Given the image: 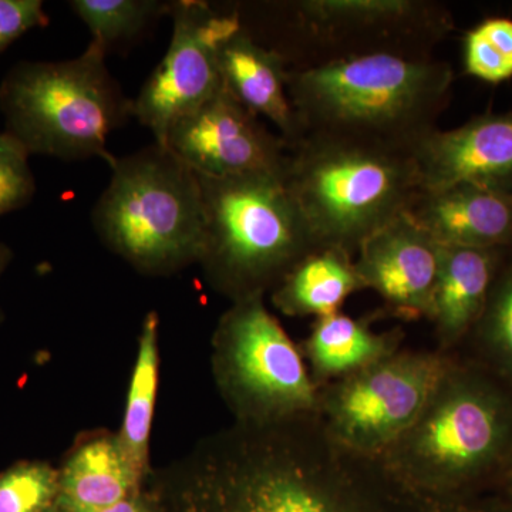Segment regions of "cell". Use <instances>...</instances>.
<instances>
[{
	"label": "cell",
	"instance_id": "cell-1",
	"mask_svg": "<svg viewBox=\"0 0 512 512\" xmlns=\"http://www.w3.org/2000/svg\"><path fill=\"white\" fill-rule=\"evenodd\" d=\"M191 466L194 512H468L407 487L379 458L338 446L316 414L237 423Z\"/></svg>",
	"mask_w": 512,
	"mask_h": 512
},
{
	"label": "cell",
	"instance_id": "cell-2",
	"mask_svg": "<svg viewBox=\"0 0 512 512\" xmlns=\"http://www.w3.org/2000/svg\"><path fill=\"white\" fill-rule=\"evenodd\" d=\"M453 83V67L433 55L382 52L289 69L288 96L303 136L412 150L436 130Z\"/></svg>",
	"mask_w": 512,
	"mask_h": 512
},
{
	"label": "cell",
	"instance_id": "cell-3",
	"mask_svg": "<svg viewBox=\"0 0 512 512\" xmlns=\"http://www.w3.org/2000/svg\"><path fill=\"white\" fill-rule=\"evenodd\" d=\"M512 456V389L476 360L451 359L423 412L380 458L407 487L466 501Z\"/></svg>",
	"mask_w": 512,
	"mask_h": 512
},
{
	"label": "cell",
	"instance_id": "cell-4",
	"mask_svg": "<svg viewBox=\"0 0 512 512\" xmlns=\"http://www.w3.org/2000/svg\"><path fill=\"white\" fill-rule=\"evenodd\" d=\"M284 178L319 247L352 256L419 191L410 148L319 134L289 147Z\"/></svg>",
	"mask_w": 512,
	"mask_h": 512
},
{
	"label": "cell",
	"instance_id": "cell-5",
	"mask_svg": "<svg viewBox=\"0 0 512 512\" xmlns=\"http://www.w3.org/2000/svg\"><path fill=\"white\" fill-rule=\"evenodd\" d=\"M284 174L198 175L205 217L198 262L232 302L264 296L319 248Z\"/></svg>",
	"mask_w": 512,
	"mask_h": 512
},
{
	"label": "cell",
	"instance_id": "cell-6",
	"mask_svg": "<svg viewBox=\"0 0 512 512\" xmlns=\"http://www.w3.org/2000/svg\"><path fill=\"white\" fill-rule=\"evenodd\" d=\"M106 56L90 42L74 59L13 66L0 84L6 133L30 156L113 164L107 138L131 117L133 100L111 76Z\"/></svg>",
	"mask_w": 512,
	"mask_h": 512
},
{
	"label": "cell",
	"instance_id": "cell-7",
	"mask_svg": "<svg viewBox=\"0 0 512 512\" xmlns=\"http://www.w3.org/2000/svg\"><path fill=\"white\" fill-rule=\"evenodd\" d=\"M92 221L104 244L146 274L200 261L204 201L200 177L154 143L114 158Z\"/></svg>",
	"mask_w": 512,
	"mask_h": 512
},
{
	"label": "cell",
	"instance_id": "cell-8",
	"mask_svg": "<svg viewBox=\"0 0 512 512\" xmlns=\"http://www.w3.org/2000/svg\"><path fill=\"white\" fill-rule=\"evenodd\" d=\"M214 342L215 373L237 423L274 424L316 414L318 387L264 296L232 302Z\"/></svg>",
	"mask_w": 512,
	"mask_h": 512
},
{
	"label": "cell",
	"instance_id": "cell-9",
	"mask_svg": "<svg viewBox=\"0 0 512 512\" xmlns=\"http://www.w3.org/2000/svg\"><path fill=\"white\" fill-rule=\"evenodd\" d=\"M453 356L437 349H400L318 387L316 416L338 446L380 460L423 412Z\"/></svg>",
	"mask_w": 512,
	"mask_h": 512
},
{
	"label": "cell",
	"instance_id": "cell-10",
	"mask_svg": "<svg viewBox=\"0 0 512 512\" xmlns=\"http://www.w3.org/2000/svg\"><path fill=\"white\" fill-rule=\"evenodd\" d=\"M285 9L298 42L293 69L372 53L431 55L454 29L450 10L426 0H299Z\"/></svg>",
	"mask_w": 512,
	"mask_h": 512
},
{
	"label": "cell",
	"instance_id": "cell-11",
	"mask_svg": "<svg viewBox=\"0 0 512 512\" xmlns=\"http://www.w3.org/2000/svg\"><path fill=\"white\" fill-rule=\"evenodd\" d=\"M173 36L160 64L131 103L136 117L163 144L175 121L215 96L222 84L220 52L244 26L237 10L218 12L207 2L170 3Z\"/></svg>",
	"mask_w": 512,
	"mask_h": 512
},
{
	"label": "cell",
	"instance_id": "cell-12",
	"mask_svg": "<svg viewBox=\"0 0 512 512\" xmlns=\"http://www.w3.org/2000/svg\"><path fill=\"white\" fill-rule=\"evenodd\" d=\"M195 174L207 178L284 174L289 146L222 87L175 121L163 144Z\"/></svg>",
	"mask_w": 512,
	"mask_h": 512
},
{
	"label": "cell",
	"instance_id": "cell-13",
	"mask_svg": "<svg viewBox=\"0 0 512 512\" xmlns=\"http://www.w3.org/2000/svg\"><path fill=\"white\" fill-rule=\"evenodd\" d=\"M441 245L404 212L367 238L355 256L365 289L382 298L384 312L429 320Z\"/></svg>",
	"mask_w": 512,
	"mask_h": 512
},
{
	"label": "cell",
	"instance_id": "cell-14",
	"mask_svg": "<svg viewBox=\"0 0 512 512\" xmlns=\"http://www.w3.org/2000/svg\"><path fill=\"white\" fill-rule=\"evenodd\" d=\"M419 191L468 184L512 195V110L430 131L412 148Z\"/></svg>",
	"mask_w": 512,
	"mask_h": 512
},
{
	"label": "cell",
	"instance_id": "cell-15",
	"mask_svg": "<svg viewBox=\"0 0 512 512\" xmlns=\"http://www.w3.org/2000/svg\"><path fill=\"white\" fill-rule=\"evenodd\" d=\"M403 212L443 247H512V195L457 184L417 191Z\"/></svg>",
	"mask_w": 512,
	"mask_h": 512
},
{
	"label": "cell",
	"instance_id": "cell-16",
	"mask_svg": "<svg viewBox=\"0 0 512 512\" xmlns=\"http://www.w3.org/2000/svg\"><path fill=\"white\" fill-rule=\"evenodd\" d=\"M289 64L242 26L221 47L220 70L225 90L259 119L271 121L289 147L303 137L288 96Z\"/></svg>",
	"mask_w": 512,
	"mask_h": 512
},
{
	"label": "cell",
	"instance_id": "cell-17",
	"mask_svg": "<svg viewBox=\"0 0 512 512\" xmlns=\"http://www.w3.org/2000/svg\"><path fill=\"white\" fill-rule=\"evenodd\" d=\"M508 249V248H507ZM507 249L443 247L429 322L440 352L468 339L483 315L498 266Z\"/></svg>",
	"mask_w": 512,
	"mask_h": 512
},
{
	"label": "cell",
	"instance_id": "cell-18",
	"mask_svg": "<svg viewBox=\"0 0 512 512\" xmlns=\"http://www.w3.org/2000/svg\"><path fill=\"white\" fill-rule=\"evenodd\" d=\"M403 332L377 333L365 319L339 312L315 319L302 343L303 359L316 387L345 379L399 352Z\"/></svg>",
	"mask_w": 512,
	"mask_h": 512
},
{
	"label": "cell",
	"instance_id": "cell-19",
	"mask_svg": "<svg viewBox=\"0 0 512 512\" xmlns=\"http://www.w3.org/2000/svg\"><path fill=\"white\" fill-rule=\"evenodd\" d=\"M140 474L120 439L82 444L59 473L56 505L64 512H103L133 495Z\"/></svg>",
	"mask_w": 512,
	"mask_h": 512
},
{
	"label": "cell",
	"instance_id": "cell-20",
	"mask_svg": "<svg viewBox=\"0 0 512 512\" xmlns=\"http://www.w3.org/2000/svg\"><path fill=\"white\" fill-rule=\"evenodd\" d=\"M365 291L355 256L319 247L301 259L272 289V302L288 316L326 318L342 312L353 293Z\"/></svg>",
	"mask_w": 512,
	"mask_h": 512
},
{
	"label": "cell",
	"instance_id": "cell-21",
	"mask_svg": "<svg viewBox=\"0 0 512 512\" xmlns=\"http://www.w3.org/2000/svg\"><path fill=\"white\" fill-rule=\"evenodd\" d=\"M158 316L148 313L128 390L123 433L119 437L131 464L143 476L158 386Z\"/></svg>",
	"mask_w": 512,
	"mask_h": 512
},
{
	"label": "cell",
	"instance_id": "cell-22",
	"mask_svg": "<svg viewBox=\"0 0 512 512\" xmlns=\"http://www.w3.org/2000/svg\"><path fill=\"white\" fill-rule=\"evenodd\" d=\"M468 338L476 342L481 360L512 389V247L505 251L490 289L483 315Z\"/></svg>",
	"mask_w": 512,
	"mask_h": 512
},
{
	"label": "cell",
	"instance_id": "cell-23",
	"mask_svg": "<svg viewBox=\"0 0 512 512\" xmlns=\"http://www.w3.org/2000/svg\"><path fill=\"white\" fill-rule=\"evenodd\" d=\"M171 2L158 0H73L70 6L104 52L134 39L157 19L167 15Z\"/></svg>",
	"mask_w": 512,
	"mask_h": 512
},
{
	"label": "cell",
	"instance_id": "cell-24",
	"mask_svg": "<svg viewBox=\"0 0 512 512\" xmlns=\"http://www.w3.org/2000/svg\"><path fill=\"white\" fill-rule=\"evenodd\" d=\"M463 67L468 76L498 84L512 77V19L488 18L463 39Z\"/></svg>",
	"mask_w": 512,
	"mask_h": 512
},
{
	"label": "cell",
	"instance_id": "cell-25",
	"mask_svg": "<svg viewBox=\"0 0 512 512\" xmlns=\"http://www.w3.org/2000/svg\"><path fill=\"white\" fill-rule=\"evenodd\" d=\"M59 473L46 463H19L0 473V512H45L56 504Z\"/></svg>",
	"mask_w": 512,
	"mask_h": 512
},
{
	"label": "cell",
	"instance_id": "cell-26",
	"mask_svg": "<svg viewBox=\"0 0 512 512\" xmlns=\"http://www.w3.org/2000/svg\"><path fill=\"white\" fill-rule=\"evenodd\" d=\"M29 157L16 138L6 131L0 133V215L20 210L32 201L36 183Z\"/></svg>",
	"mask_w": 512,
	"mask_h": 512
},
{
	"label": "cell",
	"instance_id": "cell-27",
	"mask_svg": "<svg viewBox=\"0 0 512 512\" xmlns=\"http://www.w3.org/2000/svg\"><path fill=\"white\" fill-rule=\"evenodd\" d=\"M46 25L40 0H0V52L28 30Z\"/></svg>",
	"mask_w": 512,
	"mask_h": 512
},
{
	"label": "cell",
	"instance_id": "cell-28",
	"mask_svg": "<svg viewBox=\"0 0 512 512\" xmlns=\"http://www.w3.org/2000/svg\"><path fill=\"white\" fill-rule=\"evenodd\" d=\"M103 512H146L141 504L138 503L136 498L128 497L127 500L121 501V503L113 505V507L107 508Z\"/></svg>",
	"mask_w": 512,
	"mask_h": 512
},
{
	"label": "cell",
	"instance_id": "cell-29",
	"mask_svg": "<svg viewBox=\"0 0 512 512\" xmlns=\"http://www.w3.org/2000/svg\"><path fill=\"white\" fill-rule=\"evenodd\" d=\"M500 481L501 484L504 485L505 491H507L508 498H510L512 504V456L510 457V460H508L503 474H501Z\"/></svg>",
	"mask_w": 512,
	"mask_h": 512
},
{
	"label": "cell",
	"instance_id": "cell-30",
	"mask_svg": "<svg viewBox=\"0 0 512 512\" xmlns=\"http://www.w3.org/2000/svg\"><path fill=\"white\" fill-rule=\"evenodd\" d=\"M13 254L10 251L8 245L2 244L0 242V276L3 275V272L8 268L10 261H12ZM0 318H2V312H0Z\"/></svg>",
	"mask_w": 512,
	"mask_h": 512
},
{
	"label": "cell",
	"instance_id": "cell-31",
	"mask_svg": "<svg viewBox=\"0 0 512 512\" xmlns=\"http://www.w3.org/2000/svg\"><path fill=\"white\" fill-rule=\"evenodd\" d=\"M45 512H64L62 510V508L59 507V505H53L52 508H49V510L45 511Z\"/></svg>",
	"mask_w": 512,
	"mask_h": 512
}]
</instances>
